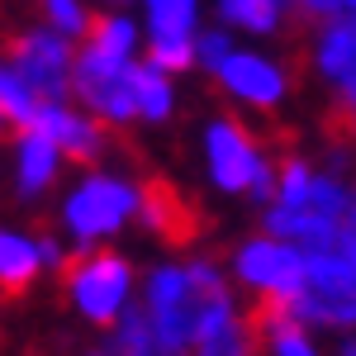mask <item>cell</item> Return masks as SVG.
<instances>
[{
	"label": "cell",
	"instance_id": "obj_17",
	"mask_svg": "<svg viewBox=\"0 0 356 356\" xmlns=\"http://www.w3.org/2000/svg\"><path fill=\"white\" fill-rule=\"evenodd\" d=\"M134 90H138V105L147 119H166L171 114V90H166V76L157 62H134Z\"/></svg>",
	"mask_w": 356,
	"mask_h": 356
},
{
	"label": "cell",
	"instance_id": "obj_19",
	"mask_svg": "<svg viewBox=\"0 0 356 356\" xmlns=\"http://www.w3.org/2000/svg\"><path fill=\"white\" fill-rule=\"evenodd\" d=\"M223 19L228 24H243V29H275L280 19V0H219Z\"/></svg>",
	"mask_w": 356,
	"mask_h": 356
},
{
	"label": "cell",
	"instance_id": "obj_23",
	"mask_svg": "<svg viewBox=\"0 0 356 356\" xmlns=\"http://www.w3.org/2000/svg\"><path fill=\"white\" fill-rule=\"evenodd\" d=\"M195 43H200V57H204V62H209V67H214V72H219V67H223V57L233 53V48H228V38H223V33H204V38H195Z\"/></svg>",
	"mask_w": 356,
	"mask_h": 356
},
{
	"label": "cell",
	"instance_id": "obj_15",
	"mask_svg": "<svg viewBox=\"0 0 356 356\" xmlns=\"http://www.w3.org/2000/svg\"><path fill=\"white\" fill-rule=\"evenodd\" d=\"M38 261H43V247L24 243V238H15V233L0 238V280H5V300H19L29 285H33Z\"/></svg>",
	"mask_w": 356,
	"mask_h": 356
},
{
	"label": "cell",
	"instance_id": "obj_21",
	"mask_svg": "<svg viewBox=\"0 0 356 356\" xmlns=\"http://www.w3.org/2000/svg\"><path fill=\"white\" fill-rule=\"evenodd\" d=\"M285 19L295 33L318 24V19H337V0H285Z\"/></svg>",
	"mask_w": 356,
	"mask_h": 356
},
{
	"label": "cell",
	"instance_id": "obj_22",
	"mask_svg": "<svg viewBox=\"0 0 356 356\" xmlns=\"http://www.w3.org/2000/svg\"><path fill=\"white\" fill-rule=\"evenodd\" d=\"M43 15H48L62 33H81L86 29V15L76 10V0H43Z\"/></svg>",
	"mask_w": 356,
	"mask_h": 356
},
{
	"label": "cell",
	"instance_id": "obj_20",
	"mask_svg": "<svg viewBox=\"0 0 356 356\" xmlns=\"http://www.w3.org/2000/svg\"><path fill=\"white\" fill-rule=\"evenodd\" d=\"M147 57L162 72H186L195 57H200V43H191V33H181V38H152V53Z\"/></svg>",
	"mask_w": 356,
	"mask_h": 356
},
{
	"label": "cell",
	"instance_id": "obj_26",
	"mask_svg": "<svg viewBox=\"0 0 356 356\" xmlns=\"http://www.w3.org/2000/svg\"><path fill=\"white\" fill-rule=\"evenodd\" d=\"M157 356H176V352H171V347H162V352H157Z\"/></svg>",
	"mask_w": 356,
	"mask_h": 356
},
{
	"label": "cell",
	"instance_id": "obj_6",
	"mask_svg": "<svg viewBox=\"0 0 356 356\" xmlns=\"http://www.w3.org/2000/svg\"><path fill=\"white\" fill-rule=\"evenodd\" d=\"M238 275L247 285H261V290H304L309 285V247L290 243V238L247 243L238 252Z\"/></svg>",
	"mask_w": 356,
	"mask_h": 356
},
{
	"label": "cell",
	"instance_id": "obj_8",
	"mask_svg": "<svg viewBox=\"0 0 356 356\" xmlns=\"http://www.w3.org/2000/svg\"><path fill=\"white\" fill-rule=\"evenodd\" d=\"M134 48V24L119 15H86L81 48H76V72H124Z\"/></svg>",
	"mask_w": 356,
	"mask_h": 356
},
{
	"label": "cell",
	"instance_id": "obj_18",
	"mask_svg": "<svg viewBox=\"0 0 356 356\" xmlns=\"http://www.w3.org/2000/svg\"><path fill=\"white\" fill-rule=\"evenodd\" d=\"M147 10H152V38H181V33H191L195 0H147Z\"/></svg>",
	"mask_w": 356,
	"mask_h": 356
},
{
	"label": "cell",
	"instance_id": "obj_3",
	"mask_svg": "<svg viewBox=\"0 0 356 356\" xmlns=\"http://www.w3.org/2000/svg\"><path fill=\"white\" fill-rule=\"evenodd\" d=\"M5 57H10V67H15L43 100H53V105L67 95V86H76V53H72L62 38L43 33V29L10 33V38H5Z\"/></svg>",
	"mask_w": 356,
	"mask_h": 356
},
{
	"label": "cell",
	"instance_id": "obj_9",
	"mask_svg": "<svg viewBox=\"0 0 356 356\" xmlns=\"http://www.w3.org/2000/svg\"><path fill=\"white\" fill-rule=\"evenodd\" d=\"M219 86L223 90H233V95H243L247 105H275L280 95H285V76L275 72L266 57L257 53H228L219 67Z\"/></svg>",
	"mask_w": 356,
	"mask_h": 356
},
{
	"label": "cell",
	"instance_id": "obj_1",
	"mask_svg": "<svg viewBox=\"0 0 356 356\" xmlns=\"http://www.w3.org/2000/svg\"><path fill=\"white\" fill-rule=\"evenodd\" d=\"M147 314L166 347L186 352L214 323L233 318V300H228V285L209 266H166L147 285Z\"/></svg>",
	"mask_w": 356,
	"mask_h": 356
},
{
	"label": "cell",
	"instance_id": "obj_7",
	"mask_svg": "<svg viewBox=\"0 0 356 356\" xmlns=\"http://www.w3.org/2000/svg\"><path fill=\"white\" fill-rule=\"evenodd\" d=\"M209 166L223 191H252L257 171H261V152L243 124H214L209 129Z\"/></svg>",
	"mask_w": 356,
	"mask_h": 356
},
{
	"label": "cell",
	"instance_id": "obj_24",
	"mask_svg": "<svg viewBox=\"0 0 356 356\" xmlns=\"http://www.w3.org/2000/svg\"><path fill=\"white\" fill-rule=\"evenodd\" d=\"M337 95H342V100H352V105H356V67H352V76H347V81L337 86Z\"/></svg>",
	"mask_w": 356,
	"mask_h": 356
},
{
	"label": "cell",
	"instance_id": "obj_16",
	"mask_svg": "<svg viewBox=\"0 0 356 356\" xmlns=\"http://www.w3.org/2000/svg\"><path fill=\"white\" fill-rule=\"evenodd\" d=\"M257 337L247 328V318H223L195 342V356H257Z\"/></svg>",
	"mask_w": 356,
	"mask_h": 356
},
{
	"label": "cell",
	"instance_id": "obj_28",
	"mask_svg": "<svg viewBox=\"0 0 356 356\" xmlns=\"http://www.w3.org/2000/svg\"><path fill=\"white\" fill-rule=\"evenodd\" d=\"M342 5H352V10H356V0H342Z\"/></svg>",
	"mask_w": 356,
	"mask_h": 356
},
{
	"label": "cell",
	"instance_id": "obj_12",
	"mask_svg": "<svg viewBox=\"0 0 356 356\" xmlns=\"http://www.w3.org/2000/svg\"><path fill=\"white\" fill-rule=\"evenodd\" d=\"M38 129L53 134L57 147H62L76 166H95L100 162V143H105V134H110L105 124H86V119H76L72 110H62V105H53V100L38 110Z\"/></svg>",
	"mask_w": 356,
	"mask_h": 356
},
{
	"label": "cell",
	"instance_id": "obj_11",
	"mask_svg": "<svg viewBox=\"0 0 356 356\" xmlns=\"http://www.w3.org/2000/svg\"><path fill=\"white\" fill-rule=\"evenodd\" d=\"M295 314L304 323L352 328L356 323V280H309L304 290H295Z\"/></svg>",
	"mask_w": 356,
	"mask_h": 356
},
{
	"label": "cell",
	"instance_id": "obj_4",
	"mask_svg": "<svg viewBox=\"0 0 356 356\" xmlns=\"http://www.w3.org/2000/svg\"><path fill=\"white\" fill-rule=\"evenodd\" d=\"M138 219L147 223L166 247H191L204 233L200 204L166 176H143V186H138Z\"/></svg>",
	"mask_w": 356,
	"mask_h": 356
},
{
	"label": "cell",
	"instance_id": "obj_5",
	"mask_svg": "<svg viewBox=\"0 0 356 356\" xmlns=\"http://www.w3.org/2000/svg\"><path fill=\"white\" fill-rule=\"evenodd\" d=\"M129 209H138V191H129V186L114 181V176H90L81 191L72 195L67 223H72L76 238L90 243V238H100V233H114Z\"/></svg>",
	"mask_w": 356,
	"mask_h": 356
},
{
	"label": "cell",
	"instance_id": "obj_10",
	"mask_svg": "<svg viewBox=\"0 0 356 356\" xmlns=\"http://www.w3.org/2000/svg\"><path fill=\"white\" fill-rule=\"evenodd\" d=\"M129 67H134V62H129ZM129 67H124V72H76V95H81L95 114H105L110 124H129L134 114H143Z\"/></svg>",
	"mask_w": 356,
	"mask_h": 356
},
{
	"label": "cell",
	"instance_id": "obj_25",
	"mask_svg": "<svg viewBox=\"0 0 356 356\" xmlns=\"http://www.w3.org/2000/svg\"><path fill=\"white\" fill-rule=\"evenodd\" d=\"M342 356H356V342H352V347H347V352H342Z\"/></svg>",
	"mask_w": 356,
	"mask_h": 356
},
{
	"label": "cell",
	"instance_id": "obj_27",
	"mask_svg": "<svg viewBox=\"0 0 356 356\" xmlns=\"http://www.w3.org/2000/svg\"><path fill=\"white\" fill-rule=\"evenodd\" d=\"M110 5H129V0H110Z\"/></svg>",
	"mask_w": 356,
	"mask_h": 356
},
{
	"label": "cell",
	"instance_id": "obj_13",
	"mask_svg": "<svg viewBox=\"0 0 356 356\" xmlns=\"http://www.w3.org/2000/svg\"><path fill=\"white\" fill-rule=\"evenodd\" d=\"M53 166H57V138L33 129L19 138V191L33 200L43 186H53Z\"/></svg>",
	"mask_w": 356,
	"mask_h": 356
},
{
	"label": "cell",
	"instance_id": "obj_2",
	"mask_svg": "<svg viewBox=\"0 0 356 356\" xmlns=\"http://www.w3.org/2000/svg\"><path fill=\"white\" fill-rule=\"evenodd\" d=\"M62 266V285L67 295L76 300L90 323L110 328L119 323V309H124V295H129V261L110 252V247H81L72 257L57 261Z\"/></svg>",
	"mask_w": 356,
	"mask_h": 356
},
{
	"label": "cell",
	"instance_id": "obj_14",
	"mask_svg": "<svg viewBox=\"0 0 356 356\" xmlns=\"http://www.w3.org/2000/svg\"><path fill=\"white\" fill-rule=\"evenodd\" d=\"M318 67L328 81H347L356 67V15L328 19L323 29V43H318Z\"/></svg>",
	"mask_w": 356,
	"mask_h": 356
}]
</instances>
